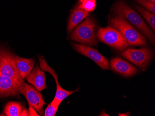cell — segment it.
Wrapping results in <instances>:
<instances>
[{"label":"cell","instance_id":"17","mask_svg":"<svg viewBox=\"0 0 155 116\" xmlns=\"http://www.w3.org/2000/svg\"><path fill=\"white\" fill-rule=\"evenodd\" d=\"M60 103L57 101L53 99L51 103L48 105V107L45 110L44 116H54L57 113Z\"/></svg>","mask_w":155,"mask_h":116},{"label":"cell","instance_id":"18","mask_svg":"<svg viewBox=\"0 0 155 116\" xmlns=\"http://www.w3.org/2000/svg\"><path fill=\"white\" fill-rule=\"evenodd\" d=\"M83 9L87 12H92L94 10L96 6V0H84L81 4Z\"/></svg>","mask_w":155,"mask_h":116},{"label":"cell","instance_id":"5","mask_svg":"<svg viewBox=\"0 0 155 116\" xmlns=\"http://www.w3.org/2000/svg\"><path fill=\"white\" fill-rule=\"evenodd\" d=\"M0 76L24 81L17 68L15 56L4 48H0Z\"/></svg>","mask_w":155,"mask_h":116},{"label":"cell","instance_id":"10","mask_svg":"<svg viewBox=\"0 0 155 116\" xmlns=\"http://www.w3.org/2000/svg\"><path fill=\"white\" fill-rule=\"evenodd\" d=\"M22 83L11 78L0 76V97L12 96L19 93Z\"/></svg>","mask_w":155,"mask_h":116},{"label":"cell","instance_id":"6","mask_svg":"<svg viewBox=\"0 0 155 116\" xmlns=\"http://www.w3.org/2000/svg\"><path fill=\"white\" fill-rule=\"evenodd\" d=\"M121 55L141 69L146 68L153 58L152 50L149 48L126 49L122 52Z\"/></svg>","mask_w":155,"mask_h":116},{"label":"cell","instance_id":"2","mask_svg":"<svg viewBox=\"0 0 155 116\" xmlns=\"http://www.w3.org/2000/svg\"><path fill=\"white\" fill-rule=\"evenodd\" d=\"M111 27L117 29L127 41L129 45L145 46L147 45L144 36L132 27L123 17L116 15L109 20Z\"/></svg>","mask_w":155,"mask_h":116},{"label":"cell","instance_id":"16","mask_svg":"<svg viewBox=\"0 0 155 116\" xmlns=\"http://www.w3.org/2000/svg\"><path fill=\"white\" fill-rule=\"evenodd\" d=\"M135 7L137 9V11L142 15L146 20V21L148 22L153 31L155 30V15L154 14H152V13H150L149 11L142 8L140 7L137 5H134Z\"/></svg>","mask_w":155,"mask_h":116},{"label":"cell","instance_id":"19","mask_svg":"<svg viewBox=\"0 0 155 116\" xmlns=\"http://www.w3.org/2000/svg\"><path fill=\"white\" fill-rule=\"evenodd\" d=\"M139 4L142 5L145 8L148 9L150 11L155 14V3L148 1V0H135Z\"/></svg>","mask_w":155,"mask_h":116},{"label":"cell","instance_id":"22","mask_svg":"<svg viewBox=\"0 0 155 116\" xmlns=\"http://www.w3.org/2000/svg\"><path fill=\"white\" fill-rule=\"evenodd\" d=\"M148 1L151 2H153V3H155V0H148Z\"/></svg>","mask_w":155,"mask_h":116},{"label":"cell","instance_id":"21","mask_svg":"<svg viewBox=\"0 0 155 116\" xmlns=\"http://www.w3.org/2000/svg\"><path fill=\"white\" fill-rule=\"evenodd\" d=\"M20 116H28V112L27 110L23 109V110L22 111V112L21 113Z\"/></svg>","mask_w":155,"mask_h":116},{"label":"cell","instance_id":"8","mask_svg":"<svg viewBox=\"0 0 155 116\" xmlns=\"http://www.w3.org/2000/svg\"><path fill=\"white\" fill-rule=\"evenodd\" d=\"M72 45L74 49L77 52L93 60L103 70H108L109 62L108 60L97 50L84 45L76 44H73Z\"/></svg>","mask_w":155,"mask_h":116},{"label":"cell","instance_id":"3","mask_svg":"<svg viewBox=\"0 0 155 116\" xmlns=\"http://www.w3.org/2000/svg\"><path fill=\"white\" fill-rule=\"evenodd\" d=\"M96 24L94 19L88 17L77 27L70 35V38L76 42L90 46L97 45L95 30Z\"/></svg>","mask_w":155,"mask_h":116},{"label":"cell","instance_id":"13","mask_svg":"<svg viewBox=\"0 0 155 116\" xmlns=\"http://www.w3.org/2000/svg\"><path fill=\"white\" fill-rule=\"evenodd\" d=\"M89 12L83 9L81 5H78L73 10L69 19L68 26V33L72 30L79 24L84 18L88 15Z\"/></svg>","mask_w":155,"mask_h":116},{"label":"cell","instance_id":"4","mask_svg":"<svg viewBox=\"0 0 155 116\" xmlns=\"http://www.w3.org/2000/svg\"><path fill=\"white\" fill-rule=\"evenodd\" d=\"M97 37L101 42L119 51H124L129 46L122 34L112 27H100L97 30Z\"/></svg>","mask_w":155,"mask_h":116},{"label":"cell","instance_id":"20","mask_svg":"<svg viewBox=\"0 0 155 116\" xmlns=\"http://www.w3.org/2000/svg\"><path fill=\"white\" fill-rule=\"evenodd\" d=\"M28 116H39L36 111H35V109H33V107L30 105H29V112L28 113Z\"/></svg>","mask_w":155,"mask_h":116},{"label":"cell","instance_id":"7","mask_svg":"<svg viewBox=\"0 0 155 116\" xmlns=\"http://www.w3.org/2000/svg\"><path fill=\"white\" fill-rule=\"evenodd\" d=\"M19 93L24 95L31 105L40 115H43V106L46 104L41 92L33 86L23 81L20 87Z\"/></svg>","mask_w":155,"mask_h":116},{"label":"cell","instance_id":"23","mask_svg":"<svg viewBox=\"0 0 155 116\" xmlns=\"http://www.w3.org/2000/svg\"><path fill=\"white\" fill-rule=\"evenodd\" d=\"M84 0H80V2H81V3Z\"/></svg>","mask_w":155,"mask_h":116},{"label":"cell","instance_id":"14","mask_svg":"<svg viewBox=\"0 0 155 116\" xmlns=\"http://www.w3.org/2000/svg\"><path fill=\"white\" fill-rule=\"evenodd\" d=\"M15 61L18 71L23 80L25 79L34 69L35 64L34 59L24 58L15 56Z\"/></svg>","mask_w":155,"mask_h":116},{"label":"cell","instance_id":"12","mask_svg":"<svg viewBox=\"0 0 155 116\" xmlns=\"http://www.w3.org/2000/svg\"><path fill=\"white\" fill-rule=\"evenodd\" d=\"M28 83L33 85L36 89L41 91L47 88L46 75L44 71L41 70L38 65H36L29 75L26 77Z\"/></svg>","mask_w":155,"mask_h":116},{"label":"cell","instance_id":"9","mask_svg":"<svg viewBox=\"0 0 155 116\" xmlns=\"http://www.w3.org/2000/svg\"><path fill=\"white\" fill-rule=\"evenodd\" d=\"M39 58L41 69L45 71L48 72L51 74L55 80L56 84V94L54 99V100L57 101L59 102V103L61 104V102L63 100L69 96V95H71L75 92L79 91V89H77L76 90L69 91L66 90L63 88H62L60 86V84L58 83V76L56 74L55 71L48 64L44 58L41 57H39Z\"/></svg>","mask_w":155,"mask_h":116},{"label":"cell","instance_id":"15","mask_svg":"<svg viewBox=\"0 0 155 116\" xmlns=\"http://www.w3.org/2000/svg\"><path fill=\"white\" fill-rule=\"evenodd\" d=\"M23 109L21 104L12 101L7 104L4 109V113L7 116H19Z\"/></svg>","mask_w":155,"mask_h":116},{"label":"cell","instance_id":"1","mask_svg":"<svg viewBox=\"0 0 155 116\" xmlns=\"http://www.w3.org/2000/svg\"><path fill=\"white\" fill-rule=\"evenodd\" d=\"M112 10L116 15L127 20L132 25L141 31L151 44H155V35L141 17L124 2H117Z\"/></svg>","mask_w":155,"mask_h":116},{"label":"cell","instance_id":"11","mask_svg":"<svg viewBox=\"0 0 155 116\" xmlns=\"http://www.w3.org/2000/svg\"><path fill=\"white\" fill-rule=\"evenodd\" d=\"M110 65L113 71L125 77L134 76L138 72L136 67L119 57L111 59Z\"/></svg>","mask_w":155,"mask_h":116}]
</instances>
